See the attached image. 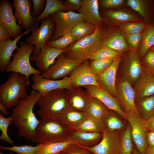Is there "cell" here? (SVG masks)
Here are the masks:
<instances>
[{
  "instance_id": "cell-21",
  "label": "cell",
  "mask_w": 154,
  "mask_h": 154,
  "mask_svg": "<svg viewBox=\"0 0 154 154\" xmlns=\"http://www.w3.org/2000/svg\"><path fill=\"white\" fill-rule=\"evenodd\" d=\"M121 60V58L119 56L115 58L105 70L96 76L100 86L108 91L115 97L116 96V75Z\"/></svg>"
},
{
  "instance_id": "cell-1",
  "label": "cell",
  "mask_w": 154,
  "mask_h": 154,
  "mask_svg": "<svg viewBox=\"0 0 154 154\" xmlns=\"http://www.w3.org/2000/svg\"><path fill=\"white\" fill-rule=\"evenodd\" d=\"M41 96L38 91L32 90L25 98L19 100L12 109V123L18 128L19 136L33 143H35V131L40 121L34 113L33 108Z\"/></svg>"
},
{
  "instance_id": "cell-5",
  "label": "cell",
  "mask_w": 154,
  "mask_h": 154,
  "mask_svg": "<svg viewBox=\"0 0 154 154\" xmlns=\"http://www.w3.org/2000/svg\"><path fill=\"white\" fill-rule=\"evenodd\" d=\"M35 133V142L45 145L50 143L66 141L70 139L72 131L60 121L41 118Z\"/></svg>"
},
{
  "instance_id": "cell-54",
  "label": "cell",
  "mask_w": 154,
  "mask_h": 154,
  "mask_svg": "<svg viewBox=\"0 0 154 154\" xmlns=\"http://www.w3.org/2000/svg\"><path fill=\"white\" fill-rule=\"evenodd\" d=\"M7 109L4 105L0 103V110L3 115L8 116L9 115V112Z\"/></svg>"
},
{
  "instance_id": "cell-30",
  "label": "cell",
  "mask_w": 154,
  "mask_h": 154,
  "mask_svg": "<svg viewBox=\"0 0 154 154\" xmlns=\"http://www.w3.org/2000/svg\"><path fill=\"white\" fill-rule=\"evenodd\" d=\"M76 144L73 140L70 139L62 141L42 145L39 151V154H56L63 151L69 145Z\"/></svg>"
},
{
  "instance_id": "cell-11",
  "label": "cell",
  "mask_w": 154,
  "mask_h": 154,
  "mask_svg": "<svg viewBox=\"0 0 154 154\" xmlns=\"http://www.w3.org/2000/svg\"><path fill=\"white\" fill-rule=\"evenodd\" d=\"M120 139L118 132L104 128L102 139L98 144L90 147L79 145L93 154H118L120 152Z\"/></svg>"
},
{
  "instance_id": "cell-26",
  "label": "cell",
  "mask_w": 154,
  "mask_h": 154,
  "mask_svg": "<svg viewBox=\"0 0 154 154\" xmlns=\"http://www.w3.org/2000/svg\"><path fill=\"white\" fill-rule=\"evenodd\" d=\"M102 137V132L72 131L70 139L73 140L76 144L90 147L98 144Z\"/></svg>"
},
{
  "instance_id": "cell-14",
  "label": "cell",
  "mask_w": 154,
  "mask_h": 154,
  "mask_svg": "<svg viewBox=\"0 0 154 154\" xmlns=\"http://www.w3.org/2000/svg\"><path fill=\"white\" fill-rule=\"evenodd\" d=\"M31 79L33 82L32 90H36L41 95L58 89H67L72 85L69 76L57 80H52L43 78L41 74H34Z\"/></svg>"
},
{
  "instance_id": "cell-32",
  "label": "cell",
  "mask_w": 154,
  "mask_h": 154,
  "mask_svg": "<svg viewBox=\"0 0 154 154\" xmlns=\"http://www.w3.org/2000/svg\"><path fill=\"white\" fill-rule=\"evenodd\" d=\"M141 40L139 54L143 57L145 55L150 48L154 45V26H151L146 29Z\"/></svg>"
},
{
  "instance_id": "cell-51",
  "label": "cell",
  "mask_w": 154,
  "mask_h": 154,
  "mask_svg": "<svg viewBox=\"0 0 154 154\" xmlns=\"http://www.w3.org/2000/svg\"><path fill=\"white\" fill-rule=\"evenodd\" d=\"M11 37L5 26L0 23V42Z\"/></svg>"
},
{
  "instance_id": "cell-38",
  "label": "cell",
  "mask_w": 154,
  "mask_h": 154,
  "mask_svg": "<svg viewBox=\"0 0 154 154\" xmlns=\"http://www.w3.org/2000/svg\"><path fill=\"white\" fill-rule=\"evenodd\" d=\"M13 117L11 115L8 117H5L4 115L0 114V129L1 133L0 139L6 142L13 145V141L9 136L7 129L10 125L12 123Z\"/></svg>"
},
{
  "instance_id": "cell-24",
  "label": "cell",
  "mask_w": 154,
  "mask_h": 154,
  "mask_svg": "<svg viewBox=\"0 0 154 154\" xmlns=\"http://www.w3.org/2000/svg\"><path fill=\"white\" fill-rule=\"evenodd\" d=\"M79 10L84 21L96 26L99 25L103 20L99 14L97 0H83Z\"/></svg>"
},
{
  "instance_id": "cell-23",
  "label": "cell",
  "mask_w": 154,
  "mask_h": 154,
  "mask_svg": "<svg viewBox=\"0 0 154 154\" xmlns=\"http://www.w3.org/2000/svg\"><path fill=\"white\" fill-rule=\"evenodd\" d=\"M134 90L135 98L139 101L154 95V74L143 71L137 81Z\"/></svg>"
},
{
  "instance_id": "cell-55",
  "label": "cell",
  "mask_w": 154,
  "mask_h": 154,
  "mask_svg": "<svg viewBox=\"0 0 154 154\" xmlns=\"http://www.w3.org/2000/svg\"><path fill=\"white\" fill-rule=\"evenodd\" d=\"M145 154H154V148L148 146L146 150Z\"/></svg>"
},
{
  "instance_id": "cell-45",
  "label": "cell",
  "mask_w": 154,
  "mask_h": 154,
  "mask_svg": "<svg viewBox=\"0 0 154 154\" xmlns=\"http://www.w3.org/2000/svg\"><path fill=\"white\" fill-rule=\"evenodd\" d=\"M127 4L132 9L138 12L141 15L145 17L146 11L143 2L140 0H129Z\"/></svg>"
},
{
  "instance_id": "cell-46",
  "label": "cell",
  "mask_w": 154,
  "mask_h": 154,
  "mask_svg": "<svg viewBox=\"0 0 154 154\" xmlns=\"http://www.w3.org/2000/svg\"><path fill=\"white\" fill-rule=\"evenodd\" d=\"M33 9L32 11V15L33 18L40 15L43 11L45 8L46 0H32Z\"/></svg>"
},
{
  "instance_id": "cell-28",
  "label": "cell",
  "mask_w": 154,
  "mask_h": 154,
  "mask_svg": "<svg viewBox=\"0 0 154 154\" xmlns=\"http://www.w3.org/2000/svg\"><path fill=\"white\" fill-rule=\"evenodd\" d=\"M66 10H69L63 1L59 0H47L43 11L40 15L34 18L35 25L39 24L40 21L53 13Z\"/></svg>"
},
{
  "instance_id": "cell-19",
  "label": "cell",
  "mask_w": 154,
  "mask_h": 154,
  "mask_svg": "<svg viewBox=\"0 0 154 154\" xmlns=\"http://www.w3.org/2000/svg\"><path fill=\"white\" fill-rule=\"evenodd\" d=\"M66 50V49L64 50L57 49L46 44L41 48L39 54L36 56L31 55L30 60L35 61L36 66L39 70L43 72L53 64L58 57Z\"/></svg>"
},
{
  "instance_id": "cell-39",
  "label": "cell",
  "mask_w": 154,
  "mask_h": 154,
  "mask_svg": "<svg viewBox=\"0 0 154 154\" xmlns=\"http://www.w3.org/2000/svg\"><path fill=\"white\" fill-rule=\"evenodd\" d=\"M119 52L108 47L102 46L91 56V61L115 58L119 56Z\"/></svg>"
},
{
  "instance_id": "cell-41",
  "label": "cell",
  "mask_w": 154,
  "mask_h": 154,
  "mask_svg": "<svg viewBox=\"0 0 154 154\" xmlns=\"http://www.w3.org/2000/svg\"><path fill=\"white\" fill-rule=\"evenodd\" d=\"M102 120L104 127L109 130L116 131L121 129L125 126V124L117 117L112 115L109 114L108 112Z\"/></svg>"
},
{
  "instance_id": "cell-56",
  "label": "cell",
  "mask_w": 154,
  "mask_h": 154,
  "mask_svg": "<svg viewBox=\"0 0 154 154\" xmlns=\"http://www.w3.org/2000/svg\"><path fill=\"white\" fill-rule=\"evenodd\" d=\"M133 154H140L136 149H135L133 151Z\"/></svg>"
},
{
  "instance_id": "cell-12",
  "label": "cell",
  "mask_w": 154,
  "mask_h": 154,
  "mask_svg": "<svg viewBox=\"0 0 154 154\" xmlns=\"http://www.w3.org/2000/svg\"><path fill=\"white\" fill-rule=\"evenodd\" d=\"M116 98L125 112H132L139 115L135 103V97L134 89L127 81L123 79L116 85Z\"/></svg>"
},
{
  "instance_id": "cell-18",
  "label": "cell",
  "mask_w": 154,
  "mask_h": 154,
  "mask_svg": "<svg viewBox=\"0 0 154 154\" xmlns=\"http://www.w3.org/2000/svg\"><path fill=\"white\" fill-rule=\"evenodd\" d=\"M13 5L15 9L14 15L18 25L26 30L33 28L35 24L31 14V1L14 0Z\"/></svg>"
},
{
  "instance_id": "cell-49",
  "label": "cell",
  "mask_w": 154,
  "mask_h": 154,
  "mask_svg": "<svg viewBox=\"0 0 154 154\" xmlns=\"http://www.w3.org/2000/svg\"><path fill=\"white\" fill-rule=\"evenodd\" d=\"M124 1L123 0H102L101 1V4L104 8H112L122 5Z\"/></svg>"
},
{
  "instance_id": "cell-15",
  "label": "cell",
  "mask_w": 154,
  "mask_h": 154,
  "mask_svg": "<svg viewBox=\"0 0 154 154\" xmlns=\"http://www.w3.org/2000/svg\"><path fill=\"white\" fill-rule=\"evenodd\" d=\"M90 62L87 60L74 69L68 76L72 85L84 86L87 85L100 86L96 76L91 71L90 66Z\"/></svg>"
},
{
  "instance_id": "cell-6",
  "label": "cell",
  "mask_w": 154,
  "mask_h": 154,
  "mask_svg": "<svg viewBox=\"0 0 154 154\" xmlns=\"http://www.w3.org/2000/svg\"><path fill=\"white\" fill-rule=\"evenodd\" d=\"M20 44V47H18L16 49L17 52L13 54V59L5 72L21 74L25 76L29 80L31 75L41 74V72L33 67L30 62L31 55L35 46L27 44L25 41H21Z\"/></svg>"
},
{
  "instance_id": "cell-58",
  "label": "cell",
  "mask_w": 154,
  "mask_h": 154,
  "mask_svg": "<svg viewBox=\"0 0 154 154\" xmlns=\"http://www.w3.org/2000/svg\"><path fill=\"white\" fill-rule=\"evenodd\" d=\"M0 154H13V153H9V154H5V153H3L2 152H0Z\"/></svg>"
},
{
  "instance_id": "cell-31",
  "label": "cell",
  "mask_w": 154,
  "mask_h": 154,
  "mask_svg": "<svg viewBox=\"0 0 154 154\" xmlns=\"http://www.w3.org/2000/svg\"><path fill=\"white\" fill-rule=\"evenodd\" d=\"M104 128L101 120L87 116L76 131L102 133Z\"/></svg>"
},
{
  "instance_id": "cell-8",
  "label": "cell",
  "mask_w": 154,
  "mask_h": 154,
  "mask_svg": "<svg viewBox=\"0 0 154 154\" xmlns=\"http://www.w3.org/2000/svg\"><path fill=\"white\" fill-rule=\"evenodd\" d=\"M50 15L55 25L51 40H56L70 32L76 25L83 21L80 13L72 11H58Z\"/></svg>"
},
{
  "instance_id": "cell-47",
  "label": "cell",
  "mask_w": 154,
  "mask_h": 154,
  "mask_svg": "<svg viewBox=\"0 0 154 154\" xmlns=\"http://www.w3.org/2000/svg\"><path fill=\"white\" fill-rule=\"evenodd\" d=\"M126 35L131 46L133 48H136L142 39V35L141 33Z\"/></svg>"
},
{
  "instance_id": "cell-20",
  "label": "cell",
  "mask_w": 154,
  "mask_h": 154,
  "mask_svg": "<svg viewBox=\"0 0 154 154\" xmlns=\"http://www.w3.org/2000/svg\"><path fill=\"white\" fill-rule=\"evenodd\" d=\"M143 71L137 52L135 50L131 51L127 55L124 64L123 79L130 83L136 82Z\"/></svg>"
},
{
  "instance_id": "cell-48",
  "label": "cell",
  "mask_w": 154,
  "mask_h": 154,
  "mask_svg": "<svg viewBox=\"0 0 154 154\" xmlns=\"http://www.w3.org/2000/svg\"><path fill=\"white\" fill-rule=\"evenodd\" d=\"M83 0H66L64 2L70 11L79 10L81 7Z\"/></svg>"
},
{
  "instance_id": "cell-53",
  "label": "cell",
  "mask_w": 154,
  "mask_h": 154,
  "mask_svg": "<svg viewBox=\"0 0 154 154\" xmlns=\"http://www.w3.org/2000/svg\"><path fill=\"white\" fill-rule=\"evenodd\" d=\"M145 121L147 129L149 131H154V115Z\"/></svg>"
},
{
  "instance_id": "cell-50",
  "label": "cell",
  "mask_w": 154,
  "mask_h": 154,
  "mask_svg": "<svg viewBox=\"0 0 154 154\" xmlns=\"http://www.w3.org/2000/svg\"><path fill=\"white\" fill-rule=\"evenodd\" d=\"M145 60L148 66L154 71V52L148 51L145 55Z\"/></svg>"
},
{
  "instance_id": "cell-9",
  "label": "cell",
  "mask_w": 154,
  "mask_h": 154,
  "mask_svg": "<svg viewBox=\"0 0 154 154\" xmlns=\"http://www.w3.org/2000/svg\"><path fill=\"white\" fill-rule=\"evenodd\" d=\"M83 62L70 58L61 53L57 58L55 63L41 74L44 78L57 80L68 76L72 70Z\"/></svg>"
},
{
  "instance_id": "cell-2",
  "label": "cell",
  "mask_w": 154,
  "mask_h": 154,
  "mask_svg": "<svg viewBox=\"0 0 154 154\" xmlns=\"http://www.w3.org/2000/svg\"><path fill=\"white\" fill-rule=\"evenodd\" d=\"M29 84V80L25 76L11 72L7 80L0 86V103L8 109L14 107L19 100L28 95L27 88Z\"/></svg>"
},
{
  "instance_id": "cell-17",
  "label": "cell",
  "mask_w": 154,
  "mask_h": 154,
  "mask_svg": "<svg viewBox=\"0 0 154 154\" xmlns=\"http://www.w3.org/2000/svg\"><path fill=\"white\" fill-rule=\"evenodd\" d=\"M13 5L8 0L0 1V23L6 28L11 37L21 34L22 28L17 24L13 11Z\"/></svg>"
},
{
  "instance_id": "cell-40",
  "label": "cell",
  "mask_w": 154,
  "mask_h": 154,
  "mask_svg": "<svg viewBox=\"0 0 154 154\" xmlns=\"http://www.w3.org/2000/svg\"><path fill=\"white\" fill-rule=\"evenodd\" d=\"M115 58L92 60L90 63V68L92 72L96 76L105 70L111 64Z\"/></svg>"
},
{
  "instance_id": "cell-13",
  "label": "cell",
  "mask_w": 154,
  "mask_h": 154,
  "mask_svg": "<svg viewBox=\"0 0 154 154\" xmlns=\"http://www.w3.org/2000/svg\"><path fill=\"white\" fill-rule=\"evenodd\" d=\"M66 91L68 108L86 113L92 98L88 92L82 86H73Z\"/></svg>"
},
{
  "instance_id": "cell-37",
  "label": "cell",
  "mask_w": 154,
  "mask_h": 154,
  "mask_svg": "<svg viewBox=\"0 0 154 154\" xmlns=\"http://www.w3.org/2000/svg\"><path fill=\"white\" fill-rule=\"evenodd\" d=\"M42 145L38 144L35 146L27 145L19 146L14 145L12 147L0 145V149L8 150L17 154H39V149Z\"/></svg>"
},
{
  "instance_id": "cell-43",
  "label": "cell",
  "mask_w": 154,
  "mask_h": 154,
  "mask_svg": "<svg viewBox=\"0 0 154 154\" xmlns=\"http://www.w3.org/2000/svg\"><path fill=\"white\" fill-rule=\"evenodd\" d=\"M84 37L93 33L96 26L84 21H83L76 25Z\"/></svg>"
},
{
  "instance_id": "cell-57",
  "label": "cell",
  "mask_w": 154,
  "mask_h": 154,
  "mask_svg": "<svg viewBox=\"0 0 154 154\" xmlns=\"http://www.w3.org/2000/svg\"><path fill=\"white\" fill-rule=\"evenodd\" d=\"M56 154H67L64 151H62Z\"/></svg>"
},
{
  "instance_id": "cell-33",
  "label": "cell",
  "mask_w": 154,
  "mask_h": 154,
  "mask_svg": "<svg viewBox=\"0 0 154 154\" xmlns=\"http://www.w3.org/2000/svg\"><path fill=\"white\" fill-rule=\"evenodd\" d=\"M138 106L144 121L154 115V95L139 100Z\"/></svg>"
},
{
  "instance_id": "cell-10",
  "label": "cell",
  "mask_w": 154,
  "mask_h": 154,
  "mask_svg": "<svg viewBox=\"0 0 154 154\" xmlns=\"http://www.w3.org/2000/svg\"><path fill=\"white\" fill-rule=\"evenodd\" d=\"M126 114V119L131 127L132 139L140 154H145L148 147L146 140L147 129L145 121L139 115L130 112Z\"/></svg>"
},
{
  "instance_id": "cell-59",
  "label": "cell",
  "mask_w": 154,
  "mask_h": 154,
  "mask_svg": "<svg viewBox=\"0 0 154 154\" xmlns=\"http://www.w3.org/2000/svg\"><path fill=\"white\" fill-rule=\"evenodd\" d=\"M118 154H122L120 152Z\"/></svg>"
},
{
  "instance_id": "cell-27",
  "label": "cell",
  "mask_w": 154,
  "mask_h": 154,
  "mask_svg": "<svg viewBox=\"0 0 154 154\" xmlns=\"http://www.w3.org/2000/svg\"><path fill=\"white\" fill-rule=\"evenodd\" d=\"M102 45L118 52L126 50L129 48L124 37L119 32L111 34L105 38L103 40Z\"/></svg>"
},
{
  "instance_id": "cell-34",
  "label": "cell",
  "mask_w": 154,
  "mask_h": 154,
  "mask_svg": "<svg viewBox=\"0 0 154 154\" xmlns=\"http://www.w3.org/2000/svg\"><path fill=\"white\" fill-rule=\"evenodd\" d=\"M76 40V39L70 31L56 40L47 41L46 44L50 46L59 49L64 50Z\"/></svg>"
},
{
  "instance_id": "cell-4",
  "label": "cell",
  "mask_w": 154,
  "mask_h": 154,
  "mask_svg": "<svg viewBox=\"0 0 154 154\" xmlns=\"http://www.w3.org/2000/svg\"><path fill=\"white\" fill-rule=\"evenodd\" d=\"M37 104L39 116L58 120L68 108L66 89H58L42 95Z\"/></svg>"
},
{
  "instance_id": "cell-52",
  "label": "cell",
  "mask_w": 154,
  "mask_h": 154,
  "mask_svg": "<svg viewBox=\"0 0 154 154\" xmlns=\"http://www.w3.org/2000/svg\"><path fill=\"white\" fill-rule=\"evenodd\" d=\"M146 140L148 146L154 148V131H147Z\"/></svg>"
},
{
  "instance_id": "cell-16",
  "label": "cell",
  "mask_w": 154,
  "mask_h": 154,
  "mask_svg": "<svg viewBox=\"0 0 154 154\" xmlns=\"http://www.w3.org/2000/svg\"><path fill=\"white\" fill-rule=\"evenodd\" d=\"M83 87L92 97L98 99L109 109L115 111L127 119L126 114L121 108L117 100L108 91L100 86L87 85Z\"/></svg>"
},
{
  "instance_id": "cell-36",
  "label": "cell",
  "mask_w": 154,
  "mask_h": 154,
  "mask_svg": "<svg viewBox=\"0 0 154 154\" xmlns=\"http://www.w3.org/2000/svg\"><path fill=\"white\" fill-rule=\"evenodd\" d=\"M104 13L109 19L113 21L123 22L138 20V17L136 16L123 11H106Z\"/></svg>"
},
{
  "instance_id": "cell-22",
  "label": "cell",
  "mask_w": 154,
  "mask_h": 154,
  "mask_svg": "<svg viewBox=\"0 0 154 154\" xmlns=\"http://www.w3.org/2000/svg\"><path fill=\"white\" fill-rule=\"evenodd\" d=\"M34 27L18 35L14 40L8 39L0 42V70L2 72L5 71L9 64L13 51L18 48L17 46L18 42L23 36L31 31Z\"/></svg>"
},
{
  "instance_id": "cell-35",
  "label": "cell",
  "mask_w": 154,
  "mask_h": 154,
  "mask_svg": "<svg viewBox=\"0 0 154 154\" xmlns=\"http://www.w3.org/2000/svg\"><path fill=\"white\" fill-rule=\"evenodd\" d=\"M131 127L128 126L123 132L120 139V152L122 154H131L133 149Z\"/></svg>"
},
{
  "instance_id": "cell-42",
  "label": "cell",
  "mask_w": 154,
  "mask_h": 154,
  "mask_svg": "<svg viewBox=\"0 0 154 154\" xmlns=\"http://www.w3.org/2000/svg\"><path fill=\"white\" fill-rule=\"evenodd\" d=\"M123 31L126 35L141 33L145 26L142 23H127L120 25Z\"/></svg>"
},
{
  "instance_id": "cell-7",
  "label": "cell",
  "mask_w": 154,
  "mask_h": 154,
  "mask_svg": "<svg viewBox=\"0 0 154 154\" xmlns=\"http://www.w3.org/2000/svg\"><path fill=\"white\" fill-rule=\"evenodd\" d=\"M38 24L35 25L31 31V34L25 40L27 44L35 46L33 54L34 56H38L41 48L47 41L51 40L55 27L54 23L50 16L41 21L39 27Z\"/></svg>"
},
{
  "instance_id": "cell-3",
  "label": "cell",
  "mask_w": 154,
  "mask_h": 154,
  "mask_svg": "<svg viewBox=\"0 0 154 154\" xmlns=\"http://www.w3.org/2000/svg\"><path fill=\"white\" fill-rule=\"evenodd\" d=\"M103 32L100 26H96L92 34L75 42L64 52L71 59L84 62L89 59L102 46Z\"/></svg>"
},
{
  "instance_id": "cell-44",
  "label": "cell",
  "mask_w": 154,
  "mask_h": 154,
  "mask_svg": "<svg viewBox=\"0 0 154 154\" xmlns=\"http://www.w3.org/2000/svg\"><path fill=\"white\" fill-rule=\"evenodd\" d=\"M63 151L67 154H93L87 149L75 144L69 145Z\"/></svg>"
},
{
  "instance_id": "cell-29",
  "label": "cell",
  "mask_w": 154,
  "mask_h": 154,
  "mask_svg": "<svg viewBox=\"0 0 154 154\" xmlns=\"http://www.w3.org/2000/svg\"><path fill=\"white\" fill-rule=\"evenodd\" d=\"M108 109L98 99L92 97L86 112L87 116L101 120L108 112Z\"/></svg>"
},
{
  "instance_id": "cell-25",
  "label": "cell",
  "mask_w": 154,
  "mask_h": 154,
  "mask_svg": "<svg viewBox=\"0 0 154 154\" xmlns=\"http://www.w3.org/2000/svg\"><path fill=\"white\" fill-rule=\"evenodd\" d=\"M87 117L86 113L68 108L62 113L58 120L70 130L76 131Z\"/></svg>"
}]
</instances>
